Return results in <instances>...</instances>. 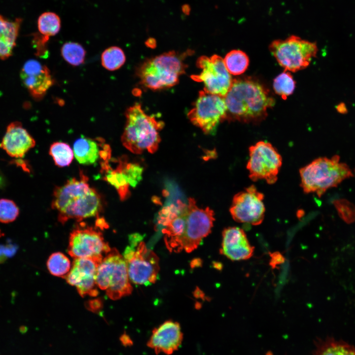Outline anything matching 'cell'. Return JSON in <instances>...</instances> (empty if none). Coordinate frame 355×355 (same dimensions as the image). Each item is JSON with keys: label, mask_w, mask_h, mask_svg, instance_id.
I'll use <instances>...</instances> for the list:
<instances>
[{"label": "cell", "mask_w": 355, "mask_h": 355, "mask_svg": "<svg viewBox=\"0 0 355 355\" xmlns=\"http://www.w3.org/2000/svg\"><path fill=\"white\" fill-rule=\"evenodd\" d=\"M128 178L130 186L135 187L142 179L143 169L137 163L128 162L126 157L119 158L118 165Z\"/></svg>", "instance_id": "cell-31"}, {"label": "cell", "mask_w": 355, "mask_h": 355, "mask_svg": "<svg viewBox=\"0 0 355 355\" xmlns=\"http://www.w3.org/2000/svg\"><path fill=\"white\" fill-rule=\"evenodd\" d=\"M96 281L98 287L105 290L111 300L128 296L133 290L125 259L115 248H111L103 257L97 269Z\"/></svg>", "instance_id": "cell-7"}, {"label": "cell", "mask_w": 355, "mask_h": 355, "mask_svg": "<svg viewBox=\"0 0 355 355\" xmlns=\"http://www.w3.org/2000/svg\"><path fill=\"white\" fill-rule=\"evenodd\" d=\"M227 108L224 97L199 92L194 107L188 113L190 121L207 134H213L218 124L226 119Z\"/></svg>", "instance_id": "cell-11"}, {"label": "cell", "mask_w": 355, "mask_h": 355, "mask_svg": "<svg viewBox=\"0 0 355 355\" xmlns=\"http://www.w3.org/2000/svg\"><path fill=\"white\" fill-rule=\"evenodd\" d=\"M227 108L226 119L243 122H256L263 119L267 110L275 104L269 92L253 79L236 78L224 97Z\"/></svg>", "instance_id": "cell-3"}, {"label": "cell", "mask_w": 355, "mask_h": 355, "mask_svg": "<svg viewBox=\"0 0 355 355\" xmlns=\"http://www.w3.org/2000/svg\"><path fill=\"white\" fill-rule=\"evenodd\" d=\"M101 167L103 172L106 173L103 179L115 188L121 201L126 200L130 195V186L126 176L118 166L115 169H111L108 162L102 163Z\"/></svg>", "instance_id": "cell-22"}, {"label": "cell", "mask_w": 355, "mask_h": 355, "mask_svg": "<svg viewBox=\"0 0 355 355\" xmlns=\"http://www.w3.org/2000/svg\"><path fill=\"white\" fill-rule=\"evenodd\" d=\"M36 145V141L21 122H12L7 126L0 147L12 157L20 158Z\"/></svg>", "instance_id": "cell-19"}, {"label": "cell", "mask_w": 355, "mask_h": 355, "mask_svg": "<svg viewBox=\"0 0 355 355\" xmlns=\"http://www.w3.org/2000/svg\"><path fill=\"white\" fill-rule=\"evenodd\" d=\"M103 258L84 257L74 258L71 269L66 276L67 283L76 287L82 297L96 296L98 294L96 274Z\"/></svg>", "instance_id": "cell-15"}, {"label": "cell", "mask_w": 355, "mask_h": 355, "mask_svg": "<svg viewBox=\"0 0 355 355\" xmlns=\"http://www.w3.org/2000/svg\"><path fill=\"white\" fill-rule=\"evenodd\" d=\"M120 341L122 344L125 346H131L133 344V341L129 335L126 333H124L120 337Z\"/></svg>", "instance_id": "cell-34"}, {"label": "cell", "mask_w": 355, "mask_h": 355, "mask_svg": "<svg viewBox=\"0 0 355 355\" xmlns=\"http://www.w3.org/2000/svg\"><path fill=\"white\" fill-rule=\"evenodd\" d=\"M337 111L341 114H345L347 112V108L345 104L343 103L339 104L336 107Z\"/></svg>", "instance_id": "cell-35"}, {"label": "cell", "mask_w": 355, "mask_h": 355, "mask_svg": "<svg viewBox=\"0 0 355 355\" xmlns=\"http://www.w3.org/2000/svg\"><path fill=\"white\" fill-rule=\"evenodd\" d=\"M88 181L87 176L80 173L79 179L73 178L64 185L55 187L51 207L57 212L61 223L71 219L80 221L98 216L102 211V197Z\"/></svg>", "instance_id": "cell-2"}, {"label": "cell", "mask_w": 355, "mask_h": 355, "mask_svg": "<svg viewBox=\"0 0 355 355\" xmlns=\"http://www.w3.org/2000/svg\"><path fill=\"white\" fill-rule=\"evenodd\" d=\"M61 52L64 59L72 66L80 65L84 61L86 51L82 46L78 43H65L62 47Z\"/></svg>", "instance_id": "cell-29"}, {"label": "cell", "mask_w": 355, "mask_h": 355, "mask_svg": "<svg viewBox=\"0 0 355 355\" xmlns=\"http://www.w3.org/2000/svg\"><path fill=\"white\" fill-rule=\"evenodd\" d=\"M249 156L247 168L252 180L264 179L269 184L276 182L282 159L270 143L259 141L250 146Z\"/></svg>", "instance_id": "cell-10"}, {"label": "cell", "mask_w": 355, "mask_h": 355, "mask_svg": "<svg viewBox=\"0 0 355 355\" xmlns=\"http://www.w3.org/2000/svg\"><path fill=\"white\" fill-rule=\"evenodd\" d=\"M264 195L253 185L236 194L230 208V214L236 221L258 225L264 218Z\"/></svg>", "instance_id": "cell-14"}, {"label": "cell", "mask_w": 355, "mask_h": 355, "mask_svg": "<svg viewBox=\"0 0 355 355\" xmlns=\"http://www.w3.org/2000/svg\"><path fill=\"white\" fill-rule=\"evenodd\" d=\"M20 76L24 86L36 99L42 98L54 83L48 68L34 59L24 64Z\"/></svg>", "instance_id": "cell-16"}, {"label": "cell", "mask_w": 355, "mask_h": 355, "mask_svg": "<svg viewBox=\"0 0 355 355\" xmlns=\"http://www.w3.org/2000/svg\"><path fill=\"white\" fill-rule=\"evenodd\" d=\"M104 142L102 138L95 139L82 136L73 143V151L76 159L84 165L95 163L100 158L102 149L100 146Z\"/></svg>", "instance_id": "cell-21"}, {"label": "cell", "mask_w": 355, "mask_h": 355, "mask_svg": "<svg viewBox=\"0 0 355 355\" xmlns=\"http://www.w3.org/2000/svg\"><path fill=\"white\" fill-rule=\"evenodd\" d=\"M222 236L220 252L228 259L232 261L244 260L252 256L254 248L242 228L229 227L224 229Z\"/></svg>", "instance_id": "cell-18"}, {"label": "cell", "mask_w": 355, "mask_h": 355, "mask_svg": "<svg viewBox=\"0 0 355 355\" xmlns=\"http://www.w3.org/2000/svg\"><path fill=\"white\" fill-rule=\"evenodd\" d=\"M197 67L201 69L199 74L191 75V78L203 82L204 90L207 93L224 97L232 81L223 59L217 55L210 57H200L197 61Z\"/></svg>", "instance_id": "cell-13"}, {"label": "cell", "mask_w": 355, "mask_h": 355, "mask_svg": "<svg viewBox=\"0 0 355 355\" xmlns=\"http://www.w3.org/2000/svg\"><path fill=\"white\" fill-rule=\"evenodd\" d=\"M6 185V179L3 174L0 171V189L3 188Z\"/></svg>", "instance_id": "cell-36"}, {"label": "cell", "mask_w": 355, "mask_h": 355, "mask_svg": "<svg viewBox=\"0 0 355 355\" xmlns=\"http://www.w3.org/2000/svg\"><path fill=\"white\" fill-rule=\"evenodd\" d=\"M295 87V81L290 72L284 71L274 80L273 88L275 93L283 99L292 94Z\"/></svg>", "instance_id": "cell-30"}, {"label": "cell", "mask_w": 355, "mask_h": 355, "mask_svg": "<svg viewBox=\"0 0 355 355\" xmlns=\"http://www.w3.org/2000/svg\"><path fill=\"white\" fill-rule=\"evenodd\" d=\"M22 21L20 18L10 21L0 15V59H7L12 55Z\"/></svg>", "instance_id": "cell-20"}, {"label": "cell", "mask_w": 355, "mask_h": 355, "mask_svg": "<svg viewBox=\"0 0 355 355\" xmlns=\"http://www.w3.org/2000/svg\"><path fill=\"white\" fill-rule=\"evenodd\" d=\"M191 51L183 53L169 51L145 60L138 69L141 83L151 90L172 87L185 73V58Z\"/></svg>", "instance_id": "cell-5"}, {"label": "cell", "mask_w": 355, "mask_h": 355, "mask_svg": "<svg viewBox=\"0 0 355 355\" xmlns=\"http://www.w3.org/2000/svg\"><path fill=\"white\" fill-rule=\"evenodd\" d=\"M139 238L138 234L131 236V245L126 247L123 256L130 280L135 284L146 285L154 284L157 280L159 260Z\"/></svg>", "instance_id": "cell-8"}, {"label": "cell", "mask_w": 355, "mask_h": 355, "mask_svg": "<svg viewBox=\"0 0 355 355\" xmlns=\"http://www.w3.org/2000/svg\"><path fill=\"white\" fill-rule=\"evenodd\" d=\"M49 152L55 165L59 167L69 166L73 159V151L68 143L64 142L53 143Z\"/></svg>", "instance_id": "cell-26"}, {"label": "cell", "mask_w": 355, "mask_h": 355, "mask_svg": "<svg viewBox=\"0 0 355 355\" xmlns=\"http://www.w3.org/2000/svg\"><path fill=\"white\" fill-rule=\"evenodd\" d=\"M223 61L228 72L234 75L244 73L249 65L248 55L239 50H233L228 52Z\"/></svg>", "instance_id": "cell-25"}, {"label": "cell", "mask_w": 355, "mask_h": 355, "mask_svg": "<svg viewBox=\"0 0 355 355\" xmlns=\"http://www.w3.org/2000/svg\"><path fill=\"white\" fill-rule=\"evenodd\" d=\"M340 216L347 223L355 219V209L350 203L343 200L337 201L335 204Z\"/></svg>", "instance_id": "cell-33"}, {"label": "cell", "mask_w": 355, "mask_h": 355, "mask_svg": "<svg viewBox=\"0 0 355 355\" xmlns=\"http://www.w3.org/2000/svg\"><path fill=\"white\" fill-rule=\"evenodd\" d=\"M184 6H185V7H183V12H184L185 13H189V7L187 6V7H186L187 5H184Z\"/></svg>", "instance_id": "cell-37"}, {"label": "cell", "mask_w": 355, "mask_h": 355, "mask_svg": "<svg viewBox=\"0 0 355 355\" xmlns=\"http://www.w3.org/2000/svg\"><path fill=\"white\" fill-rule=\"evenodd\" d=\"M70 259L62 252L53 253L49 257L47 267L49 272L53 276L65 277L71 269Z\"/></svg>", "instance_id": "cell-28"}, {"label": "cell", "mask_w": 355, "mask_h": 355, "mask_svg": "<svg viewBox=\"0 0 355 355\" xmlns=\"http://www.w3.org/2000/svg\"><path fill=\"white\" fill-rule=\"evenodd\" d=\"M126 61L125 55L121 48L111 46L106 49L101 56V63L103 67L110 71L120 68Z\"/></svg>", "instance_id": "cell-27"}, {"label": "cell", "mask_w": 355, "mask_h": 355, "mask_svg": "<svg viewBox=\"0 0 355 355\" xmlns=\"http://www.w3.org/2000/svg\"><path fill=\"white\" fill-rule=\"evenodd\" d=\"M183 337L179 324L169 320L153 329L147 346L157 354L170 355L179 348Z\"/></svg>", "instance_id": "cell-17"}, {"label": "cell", "mask_w": 355, "mask_h": 355, "mask_svg": "<svg viewBox=\"0 0 355 355\" xmlns=\"http://www.w3.org/2000/svg\"><path fill=\"white\" fill-rule=\"evenodd\" d=\"M269 49L279 65L285 71L292 72L308 67L318 51L315 42L295 36H291L284 40H275L270 44Z\"/></svg>", "instance_id": "cell-9"}, {"label": "cell", "mask_w": 355, "mask_h": 355, "mask_svg": "<svg viewBox=\"0 0 355 355\" xmlns=\"http://www.w3.org/2000/svg\"><path fill=\"white\" fill-rule=\"evenodd\" d=\"M19 214L16 204L7 199H0V222L8 223L14 221Z\"/></svg>", "instance_id": "cell-32"}, {"label": "cell", "mask_w": 355, "mask_h": 355, "mask_svg": "<svg viewBox=\"0 0 355 355\" xmlns=\"http://www.w3.org/2000/svg\"><path fill=\"white\" fill-rule=\"evenodd\" d=\"M61 19L56 13L45 12L42 13L37 19V29L39 37L47 42L50 36L58 33L61 29Z\"/></svg>", "instance_id": "cell-24"}, {"label": "cell", "mask_w": 355, "mask_h": 355, "mask_svg": "<svg viewBox=\"0 0 355 355\" xmlns=\"http://www.w3.org/2000/svg\"><path fill=\"white\" fill-rule=\"evenodd\" d=\"M79 225L70 234L68 253L74 258H103L111 248L99 228L86 226L84 223Z\"/></svg>", "instance_id": "cell-12"}, {"label": "cell", "mask_w": 355, "mask_h": 355, "mask_svg": "<svg viewBox=\"0 0 355 355\" xmlns=\"http://www.w3.org/2000/svg\"><path fill=\"white\" fill-rule=\"evenodd\" d=\"M125 116L126 125L121 137L123 146L135 154L144 151L154 153L161 141L159 131L163 123L146 114L139 104L129 107Z\"/></svg>", "instance_id": "cell-4"}, {"label": "cell", "mask_w": 355, "mask_h": 355, "mask_svg": "<svg viewBox=\"0 0 355 355\" xmlns=\"http://www.w3.org/2000/svg\"><path fill=\"white\" fill-rule=\"evenodd\" d=\"M315 355H355V347L330 338L317 343Z\"/></svg>", "instance_id": "cell-23"}, {"label": "cell", "mask_w": 355, "mask_h": 355, "mask_svg": "<svg viewBox=\"0 0 355 355\" xmlns=\"http://www.w3.org/2000/svg\"><path fill=\"white\" fill-rule=\"evenodd\" d=\"M214 212L209 207L200 208L194 198L182 203L178 213L163 227L162 232L170 252H191L211 232Z\"/></svg>", "instance_id": "cell-1"}, {"label": "cell", "mask_w": 355, "mask_h": 355, "mask_svg": "<svg viewBox=\"0 0 355 355\" xmlns=\"http://www.w3.org/2000/svg\"><path fill=\"white\" fill-rule=\"evenodd\" d=\"M301 186L306 193H315L320 197L331 187H336L344 179L353 177L349 167L340 162V157L316 159L299 170Z\"/></svg>", "instance_id": "cell-6"}]
</instances>
